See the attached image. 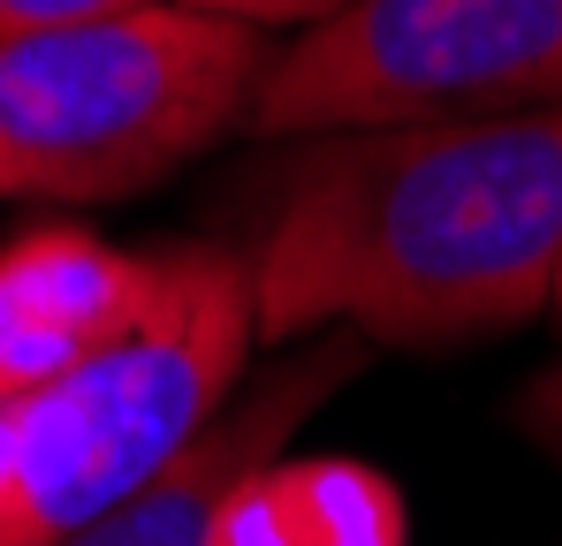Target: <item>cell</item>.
<instances>
[{
	"instance_id": "cell-1",
	"label": "cell",
	"mask_w": 562,
	"mask_h": 546,
	"mask_svg": "<svg viewBox=\"0 0 562 546\" xmlns=\"http://www.w3.org/2000/svg\"><path fill=\"white\" fill-rule=\"evenodd\" d=\"M562 106L335 129L312 145L251 259L259 342L358 327L457 350L555 311Z\"/></svg>"
},
{
	"instance_id": "cell-2",
	"label": "cell",
	"mask_w": 562,
	"mask_h": 546,
	"mask_svg": "<svg viewBox=\"0 0 562 546\" xmlns=\"http://www.w3.org/2000/svg\"><path fill=\"white\" fill-rule=\"evenodd\" d=\"M251 342V259L153 243L130 327L61 379L0 402V546H46L145 493L228 410Z\"/></svg>"
},
{
	"instance_id": "cell-3",
	"label": "cell",
	"mask_w": 562,
	"mask_h": 546,
	"mask_svg": "<svg viewBox=\"0 0 562 546\" xmlns=\"http://www.w3.org/2000/svg\"><path fill=\"white\" fill-rule=\"evenodd\" d=\"M281 38L190 0L0 38V197L106 205L251 129Z\"/></svg>"
},
{
	"instance_id": "cell-4",
	"label": "cell",
	"mask_w": 562,
	"mask_h": 546,
	"mask_svg": "<svg viewBox=\"0 0 562 546\" xmlns=\"http://www.w3.org/2000/svg\"><path fill=\"white\" fill-rule=\"evenodd\" d=\"M562 106V0H350L281 38L251 137Z\"/></svg>"
},
{
	"instance_id": "cell-5",
	"label": "cell",
	"mask_w": 562,
	"mask_h": 546,
	"mask_svg": "<svg viewBox=\"0 0 562 546\" xmlns=\"http://www.w3.org/2000/svg\"><path fill=\"white\" fill-rule=\"evenodd\" d=\"M342 372H350L342 350H319L296 372H274L267 387L236 395L145 493H130L122 509H106V516H92V524H77V532H61L46 546H221V516L244 493V478H259L289 448V433L319 410V395Z\"/></svg>"
},
{
	"instance_id": "cell-6",
	"label": "cell",
	"mask_w": 562,
	"mask_h": 546,
	"mask_svg": "<svg viewBox=\"0 0 562 546\" xmlns=\"http://www.w3.org/2000/svg\"><path fill=\"white\" fill-rule=\"evenodd\" d=\"M153 251H114L85 228H23L0 243V402L61 379L130 327Z\"/></svg>"
},
{
	"instance_id": "cell-7",
	"label": "cell",
	"mask_w": 562,
	"mask_h": 546,
	"mask_svg": "<svg viewBox=\"0 0 562 546\" xmlns=\"http://www.w3.org/2000/svg\"><path fill=\"white\" fill-rule=\"evenodd\" d=\"M221 546H403V516L366 470H296L274 455L228 501Z\"/></svg>"
},
{
	"instance_id": "cell-8",
	"label": "cell",
	"mask_w": 562,
	"mask_h": 546,
	"mask_svg": "<svg viewBox=\"0 0 562 546\" xmlns=\"http://www.w3.org/2000/svg\"><path fill=\"white\" fill-rule=\"evenodd\" d=\"M190 8H205V15H236V23H251V31H312V23L342 15L350 0H190Z\"/></svg>"
},
{
	"instance_id": "cell-9",
	"label": "cell",
	"mask_w": 562,
	"mask_h": 546,
	"mask_svg": "<svg viewBox=\"0 0 562 546\" xmlns=\"http://www.w3.org/2000/svg\"><path fill=\"white\" fill-rule=\"evenodd\" d=\"M122 8H145V0H0V38L61 31V23H92V15H122Z\"/></svg>"
},
{
	"instance_id": "cell-10",
	"label": "cell",
	"mask_w": 562,
	"mask_h": 546,
	"mask_svg": "<svg viewBox=\"0 0 562 546\" xmlns=\"http://www.w3.org/2000/svg\"><path fill=\"white\" fill-rule=\"evenodd\" d=\"M525 425H532V441L562 463V364H555V372H540V379L525 387Z\"/></svg>"
},
{
	"instance_id": "cell-11",
	"label": "cell",
	"mask_w": 562,
	"mask_h": 546,
	"mask_svg": "<svg viewBox=\"0 0 562 546\" xmlns=\"http://www.w3.org/2000/svg\"><path fill=\"white\" fill-rule=\"evenodd\" d=\"M555 311H562V273H555Z\"/></svg>"
}]
</instances>
